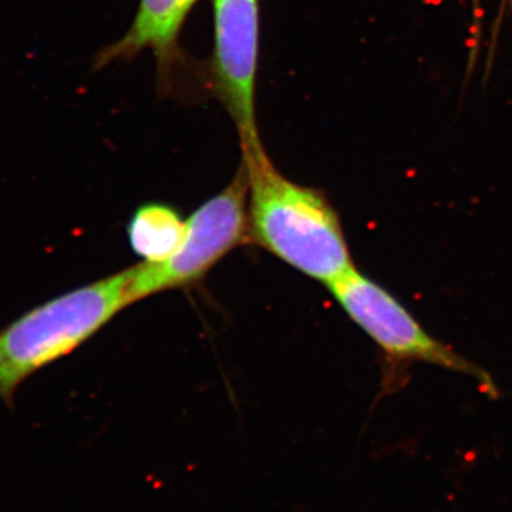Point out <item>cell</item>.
<instances>
[{"mask_svg": "<svg viewBox=\"0 0 512 512\" xmlns=\"http://www.w3.org/2000/svg\"><path fill=\"white\" fill-rule=\"evenodd\" d=\"M195 2L197 0H141L133 25L120 40L101 50L94 59V70L133 59L144 49L154 50L161 57L168 55Z\"/></svg>", "mask_w": 512, "mask_h": 512, "instance_id": "obj_6", "label": "cell"}, {"mask_svg": "<svg viewBox=\"0 0 512 512\" xmlns=\"http://www.w3.org/2000/svg\"><path fill=\"white\" fill-rule=\"evenodd\" d=\"M244 244H249L248 181L241 164L231 184L185 221L183 241L167 261L131 268V298L136 303L197 284L229 252Z\"/></svg>", "mask_w": 512, "mask_h": 512, "instance_id": "obj_3", "label": "cell"}, {"mask_svg": "<svg viewBox=\"0 0 512 512\" xmlns=\"http://www.w3.org/2000/svg\"><path fill=\"white\" fill-rule=\"evenodd\" d=\"M328 288L340 308L393 365L423 362L440 366L473 377L490 396H498L493 377L433 338L396 296L363 275L356 266Z\"/></svg>", "mask_w": 512, "mask_h": 512, "instance_id": "obj_4", "label": "cell"}, {"mask_svg": "<svg viewBox=\"0 0 512 512\" xmlns=\"http://www.w3.org/2000/svg\"><path fill=\"white\" fill-rule=\"evenodd\" d=\"M480 2V0H474V5H476V10H477V3Z\"/></svg>", "mask_w": 512, "mask_h": 512, "instance_id": "obj_8", "label": "cell"}, {"mask_svg": "<svg viewBox=\"0 0 512 512\" xmlns=\"http://www.w3.org/2000/svg\"><path fill=\"white\" fill-rule=\"evenodd\" d=\"M184 234L180 212L165 204L141 205L127 225L131 249L147 264L167 261L180 247Z\"/></svg>", "mask_w": 512, "mask_h": 512, "instance_id": "obj_7", "label": "cell"}, {"mask_svg": "<svg viewBox=\"0 0 512 512\" xmlns=\"http://www.w3.org/2000/svg\"><path fill=\"white\" fill-rule=\"evenodd\" d=\"M505 2H512V0H505Z\"/></svg>", "mask_w": 512, "mask_h": 512, "instance_id": "obj_9", "label": "cell"}, {"mask_svg": "<svg viewBox=\"0 0 512 512\" xmlns=\"http://www.w3.org/2000/svg\"><path fill=\"white\" fill-rule=\"evenodd\" d=\"M242 167L249 242L326 286L355 266L339 214L325 194L279 173L262 143L242 147Z\"/></svg>", "mask_w": 512, "mask_h": 512, "instance_id": "obj_1", "label": "cell"}, {"mask_svg": "<svg viewBox=\"0 0 512 512\" xmlns=\"http://www.w3.org/2000/svg\"><path fill=\"white\" fill-rule=\"evenodd\" d=\"M218 94L237 124L241 146L261 143L255 120L258 0H214Z\"/></svg>", "mask_w": 512, "mask_h": 512, "instance_id": "obj_5", "label": "cell"}, {"mask_svg": "<svg viewBox=\"0 0 512 512\" xmlns=\"http://www.w3.org/2000/svg\"><path fill=\"white\" fill-rule=\"evenodd\" d=\"M133 303L130 268L50 299L0 329V399L12 406L20 384L80 348Z\"/></svg>", "mask_w": 512, "mask_h": 512, "instance_id": "obj_2", "label": "cell"}]
</instances>
